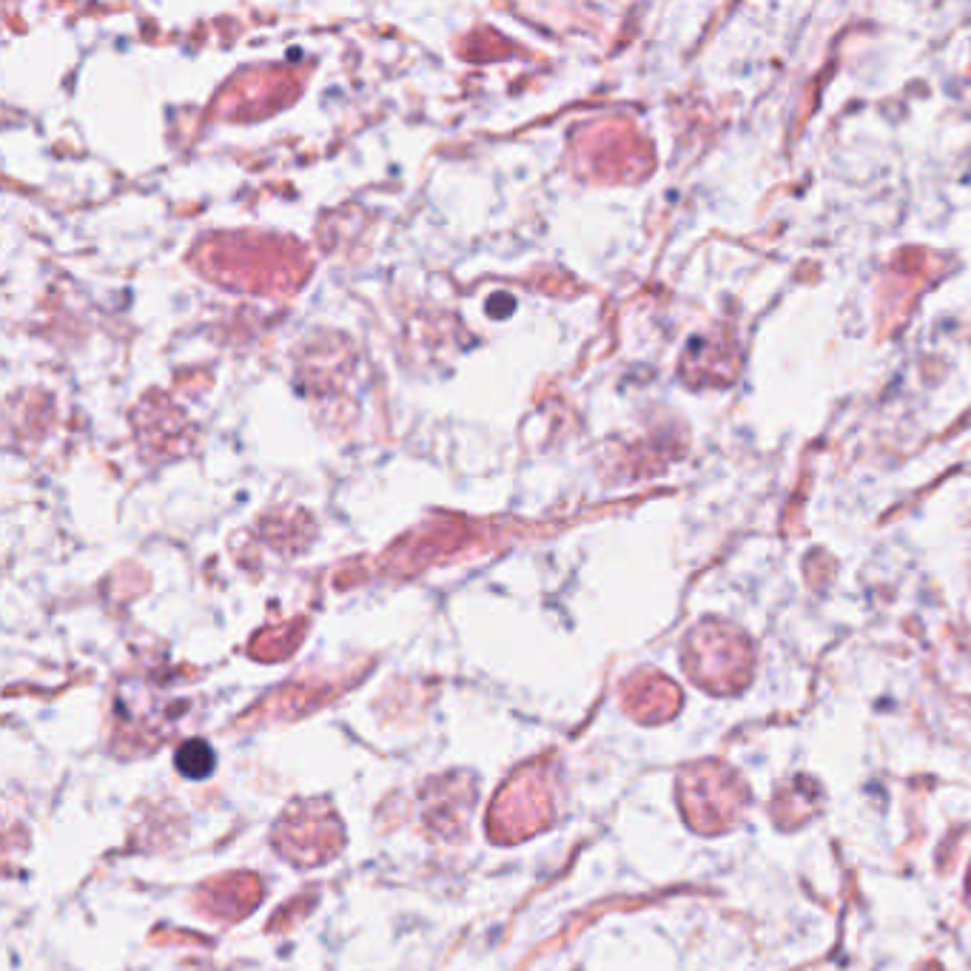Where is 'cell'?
I'll return each mask as SVG.
<instances>
[{"label": "cell", "instance_id": "cell-1", "mask_svg": "<svg viewBox=\"0 0 971 971\" xmlns=\"http://www.w3.org/2000/svg\"><path fill=\"white\" fill-rule=\"evenodd\" d=\"M214 764H217L214 749L208 747L206 741H188V744L177 749V769L191 781H200V778L211 775Z\"/></svg>", "mask_w": 971, "mask_h": 971}]
</instances>
